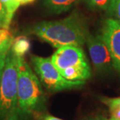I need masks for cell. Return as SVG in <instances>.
<instances>
[{
	"label": "cell",
	"mask_w": 120,
	"mask_h": 120,
	"mask_svg": "<svg viewBox=\"0 0 120 120\" xmlns=\"http://www.w3.org/2000/svg\"><path fill=\"white\" fill-rule=\"evenodd\" d=\"M100 100L105 105L109 104H115L120 105V97L119 98H106V97H101L100 98Z\"/></svg>",
	"instance_id": "e0dca14e"
},
{
	"label": "cell",
	"mask_w": 120,
	"mask_h": 120,
	"mask_svg": "<svg viewBox=\"0 0 120 120\" xmlns=\"http://www.w3.org/2000/svg\"><path fill=\"white\" fill-rule=\"evenodd\" d=\"M0 24L3 26L5 28H9V26H10L6 8L1 1H0Z\"/></svg>",
	"instance_id": "9a60e30c"
},
{
	"label": "cell",
	"mask_w": 120,
	"mask_h": 120,
	"mask_svg": "<svg viewBox=\"0 0 120 120\" xmlns=\"http://www.w3.org/2000/svg\"><path fill=\"white\" fill-rule=\"evenodd\" d=\"M45 98L39 79L23 57H19L17 80V113L28 120L45 109Z\"/></svg>",
	"instance_id": "7a4b0ae2"
},
{
	"label": "cell",
	"mask_w": 120,
	"mask_h": 120,
	"mask_svg": "<svg viewBox=\"0 0 120 120\" xmlns=\"http://www.w3.org/2000/svg\"><path fill=\"white\" fill-rule=\"evenodd\" d=\"M6 120H19V116L17 112H15L13 115H11L10 116H9Z\"/></svg>",
	"instance_id": "44dd1931"
},
{
	"label": "cell",
	"mask_w": 120,
	"mask_h": 120,
	"mask_svg": "<svg viewBox=\"0 0 120 120\" xmlns=\"http://www.w3.org/2000/svg\"><path fill=\"white\" fill-rule=\"evenodd\" d=\"M106 12L112 19L120 22V0H111Z\"/></svg>",
	"instance_id": "5bb4252c"
},
{
	"label": "cell",
	"mask_w": 120,
	"mask_h": 120,
	"mask_svg": "<svg viewBox=\"0 0 120 120\" xmlns=\"http://www.w3.org/2000/svg\"><path fill=\"white\" fill-rule=\"evenodd\" d=\"M83 1L90 9L106 11L111 0H83Z\"/></svg>",
	"instance_id": "7c38bea8"
},
{
	"label": "cell",
	"mask_w": 120,
	"mask_h": 120,
	"mask_svg": "<svg viewBox=\"0 0 120 120\" xmlns=\"http://www.w3.org/2000/svg\"><path fill=\"white\" fill-rule=\"evenodd\" d=\"M80 0H43L44 6L51 13L61 14L69 10Z\"/></svg>",
	"instance_id": "9c48e42d"
},
{
	"label": "cell",
	"mask_w": 120,
	"mask_h": 120,
	"mask_svg": "<svg viewBox=\"0 0 120 120\" xmlns=\"http://www.w3.org/2000/svg\"><path fill=\"white\" fill-rule=\"evenodd\" d=\"M41 120H62L61 119L56 118L52 116H49V115H46V116H43L40 119Z\"/></svg>",
	"instance_id": "d6986e66"
},
{
	"label": "cell",
	"mask_w": 120,
	"mask_h": 120,
	"mask_svg": "<svg viewBox=\"0 0 120 120\" xmlns=\"http://www.w3.org/2000/svg\"><path fill=\"white\" fill-rule=\"evenodd\" d=\"M19 57L9 49L0 79V120L17 112Z\"/></svg>",
	"instance_id": "3957f363"
},
{
	"label": "cell",
	"mask_w": 120,
	"mask_h": 120,
	"mask_svg": "<svg viewBox=\"0 0 120 120\" xmlns=\"http://www.w3.org/2000/svg\"><path fill=\"white\" fill-rule=\"evenodd\" d=\"M30 49V42L26 36H20L14 38L11 46V50L16 56L23 57L29 52Z\"/></svg>",
	"instance_id": "30bf717a"
},
{
	"label": "cell",
	"mask_w": 120,
	"mask_h": 120,
	"mask_svg": "<svg viewBox=\"0 0 120 120\" xmlns=\"http://www.w3.org/2000/svg\"><path fill=\"white\" fill-rule=\"evenodd\" d=\"M5 7L6 8L7 13H8V19L9 23H11L12 20H13L14 14L17 10V9L20 7V4L16 0H0Z\"/></svg>",
	"instance_id": "4fadbf2b"
},
{
	"label": "cell",
	"mask_w": 120,
	"mask_h": 120,
	"mask_svg": "<svg viewBox=\"0 0 120 120\" xmlns=\"http://www.w3.org/2000/svg\"><path fill=\"white\" fill-rule=\"evenodd\" d=\"M86 43L93 65L99 72H107L113 68L111 53L101 34L93 35L89 33Z\"/></svg>",
	"instance_id": "5b68a950"
},
{
	"label": "cell",
	"mask_w": 120,
	"mask_h": 120,
	"mask_svg": "<svg viewBox=\"0 0 120 120\" xmlns=\"http://www.w3.org/2000/svg\"><path fill=\"white\" fill-rule=\"evenodd\" d=\"M13 40V34L9 28L0 29V52L7 53L11 49Z\"/></svg>",
	"instance_id": "8fae6325"
},
{
	"label": "cell",
	"mask_w": 120,
	"mask_h": 120,
	"mask_svg": "<svg viewBox=\"0 0 120 120\" xmlns=\"http://www.w3.org/2000/svg\"><path fill=\"white\" fill-rule=\"evenodd\" d=\"M89 120H112V119H107L105 118H103V117H98V118H94V119H89Z\"/></svg>",
	"instance_id": "7402d4cb"
},
{
	"label": "cell",
	"mask_w": 120,
	"mask_h": 120,
	"mask_svg": "<svg viewBox=\"0 0 120 120\" xmlns=\"http://www.w3.org/2000/svg\"><path fill=\"white\" fill-rule=\"evenodd\" d=\"M2 28H5V27H3V26H2L1 24H0V29H2Z\"/></svg>",
	"instance_id": "603a6c76"
},
{
	"label": "cell",
	"mask_w": 120,
	"mask_h": 120,
	"mask_svg": "<svg viewBox=\"0 0 120 120\" xmlns=\"http://www.w3.org/2000/svg\"><path fill=\"white\" fill-rule=\"evenodd\" d=\"M109 107V111L111 113L112 120H120V105L115 104L107 105Z\"/></svg>",
	"instance_id": "2e32d148"
},
{
	"label": "cell",
	"mask_w": 120,
	"mask_h": 120,
	"mask_svg": "<svg viewBox=\"0 0 120 120\" xmlns=\"http://www.w3.org/2000/svg\"><path fill=\"white\" fill-rule=\"evenodd\" d=\"M34 69L39 76L42 84L50 91H60L81 87L85 81H71L65 79L52 63L51 58L37 56L30 57Z\"/></svg>",
	"instance_id": "277c9868"
},
{
	"label": "cell",
	"mask_w": 120,
	"mask_h": 120,
	"mask_svg": "<svg viewBox=\"0 0 120 120\" xmlns=\"http://www.w3.org/2000/svg\"><path fill=\"white\" fill-rule=\"evenodd\" d=\"M28 33L37 36L56 49L68 45L81 47L86 43L89 34L87 21L77 11L61 20L36 23L29 28Z\"/></svg>",
	"instance_id": "6da1fadb"
},
{
	"label": "cell",
	"mask_w": 120,
	"mask_h": 120,
	"mask_svg": "<svg viewBox=\"0 0 120 120\" xmlns=\"http://www.w3.org/2000/svg\"><path fill=\"white\" fill-rule=\"evenodd\" d=\"M7 53H8V52H7ZM7 53L0 52V79H1L2 71H3V68L5 66V62H6V58Z\"/></svg>",
	"instance_id": "ac0fdd59"
},
{
	"label": "cell",
	"mask_w": 120,
	"mask_h": 120,
	"mask_svg": "<svg viewBox=\"0 0 120 120\" xmlns=\"http://www.w3.org/2000/svg\"><path fill=\"white\" fill-rule=\"evenodd\" d=\"M101 36L111 53L113 68L120 73V22L112 18L105 20Z\"/></svg>",
	"instance_id": "8992f818"
},
{
	"label": "cell",
	"mask_w": 120,
	"mask_h": 120,
	"mask_svg": "<svg viewBox=\"0 0 120 120\" xmlns=\"http://www.w3.org/2000/svg\"><path fill=\"white\" fill-rule=\"evenodd\" d=\"M54 66L59 71L69 67L88 63L81 47L68 45L59 47L51 57Z\"/></svg>",
	"instance_id": "52a82bcc"
},
{
	"label": "cell",
	"mask_w": 120,
	"mask_h": 120,
	"mask_svg": "<svg viewBox=\"0 0 120 120\" xmlns=\"http://www.w3.org/2000/svg\"><path fill=\"white\" fill-rule=\"evenodd\" d=\"M59 72L65 79L71 81H85L90 78L91 75L90 68L88 63L69 67Z\"/></svg>",
	"instance_id": "ba28073f"
},
{
	"label": "cell",
	"mask_w": 120,
	"mask_h": 120,
	"mask_svg": "<svg viewBox=\"0 0 120 120\" xmlns=\"http://www.w3.org/2000/svg\"><path fill=\"white\" fill-rule=\"evenodd\" d=\"M18 2V3L20 4V6H22V5H27L33 2L34 0H16Z\"/></svg>",
	"instance_id": "ffe728a7"
}]
</instances>
